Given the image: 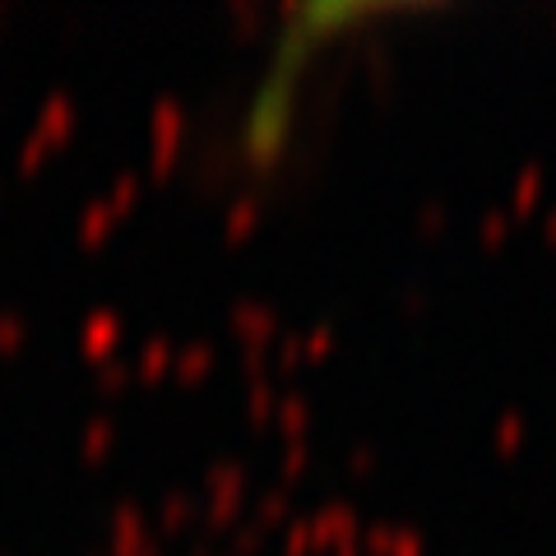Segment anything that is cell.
<instances>
[{
    "label": "cell",
    "instance_id": "cell-1",
    "mask_svg": "<svg viewBox=\"0 0 556 556\" xmlns=\"http://www.w3.org/2000/svg\"><path fill=\"white\" fill-rule=\"evenodd\" d=\"M404 5H306L292 10L274 42L255 56V70L223 126V163L237 181L269 186L298 163L311 126V108L320 102L325 70L357 56L376 42L380 24L408 20Z\"/></svg>",
    "mask_w": 556,
    "mask_h": 556
}]
</instances>
